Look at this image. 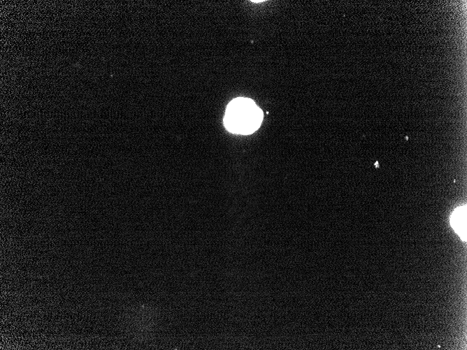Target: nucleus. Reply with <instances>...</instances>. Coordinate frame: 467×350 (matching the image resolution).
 <instances>
[{
    "instance_id": "1",
    "label": "nucleus",
    "mask_w": 467,
    "mask_h": 350,
    "mask_svg": "<svg viewBox=\"0 0 467 350\" xmlns=\"http://www.w3.org/2000/svg\"><path fill=\"white\" fill-rule=\"evenodd\" d=\"M262 118L261 110L252 99L239 97L229 103L224 117V124L231 133L248 135L260 126Z\"/></svg>"
},
{
    "instance_id": "2",
    "label": "nucleus",
    "mask_w": 467,
    "mask_h": 350,
    "mask_svg": "<svg viewBox=\"0 0 467 350\" xmlns=\"http://www.w3.org/2000/svg\"><path fill=\"white\" fill-rule=\"evenodd\" d=\"M450 224L452 228L459 235L462 240H466V205L460 206L455 209L450 217Z\"/></svg>"
}]
</instances>
